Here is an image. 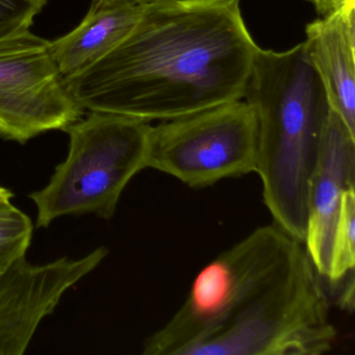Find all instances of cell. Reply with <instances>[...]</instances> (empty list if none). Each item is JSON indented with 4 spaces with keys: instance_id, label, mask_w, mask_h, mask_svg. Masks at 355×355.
I'll use <instances>...</instances> for the list:
<instances>
[{
    "instance_id": "obj_1",
    "label": "cell",
    "mask_w": 355,
    "mask_h": 355,
    "mask_svg": "<svg viewBox=\"0 0 355 355\" xmlns=\"http://www.w3.org/2000/svg\"><path fill=\"white\" fill-rule=\"evenodd\" d=\"M257 49L240 0H162L64 83L84 111L166 121L244 99Z\"/></svg>"
},
{
    "instance_id": "obj_2",
    "label": "cell",
    "mask_w": 355,
    "mask_h": 355,
    "mask_svg": "<svg viewBox=\"0 0 355 355\" xmlns=\"http://www.w3.org/2000/svg\"><path fill=\"white\" fill-rule=\"evenodd\" d=\"M244 101L259 123L257 173L266 207L274 223L303 244L309 178L331 111L303 42L286 51L259 47Z\"/></svg>"
},
{
    "instance_id": "obj_3",
    "label": "cell",
    "mask_w": 355,
    "mask_h": 355,
    "mask_svg": "<svg viewBox=\"0 0 355 355\" xmlns=\"http://www.w3.org/2000/svg\"><path fill=\"white\" fill-rule=\"evenodd\" d=\"M305 251L276 225L261 226L197 274L184 304L143 346L144 355H184L279 282Z\"/></svg>"
},
{
    "instance_id": "obj_4",
    "label": "cell",
    "mask_w": 355,
    "mask_h": 355,
    "mask_svg": "<svg viewBox=\"0 0 355 355\" xmlns=\"http://www.w3.org/2000/svg\"><path fill=\"white\" fill-rule=\"evenodd\" d=\"M150 122L90 112L70 124L69 153L51 182L30 195L38 209L37 227L64 216L94 214L111 219L122 192L145 169Z\"/></svg>"
},
{
    "instance_id": "obj_5",
    "label": "cell",
    "mask_w": 355,
    "mask_h": 355,
    "mask_svg": "<svg viewBox=\"0 0 355 355\" xmlns=\"http://www.w3.org/2000/svg\"><path fill=\"white\" fill-rule=\"evenodd\" d=\"M336 338L329 300L305 252L279 282L184 355H321Z\"/></svg>"
},
{
    "instance_id": "obj_6",
    "label": "cell",
    "mask_w": 355,
    "mask_h": 355,
    "mask_svg": "<svg viewBox=\"0 0 355 355\" xmlns=\"http://www.w3.org/2000/svg\"><path fill=\"white\" fill-rule=\"evenodd\" d=\"M257 115L242 99L150 126L145 165L199 189L257 172Z\"/></svg>"
},
{
    "instance_id": "obj_7",
    "label": "cell",
    "mask_w": 355,
    "mask_h": 355,
    "mask_svg": "<svg viewBox=\"0 0 355 355\" xmlns=\"http://www.w3.org/2000/svg\"><path fill=\"white\" fill-rule=\"evenodd\" d=\"M84 114L66 88L49 40L30 30L0 41V137L26 143L65 130Z\"/></svg>"
},
{
    "instance_id": "obj_8",
    "label": "cell",
    "mask_w": 355,
    "mask_h": 355,
    "mask_svg": "<svg viewBox=\"0 0 355 355\" xmlns=\"http://www.w3.org/2000/svg\"><path fill=\"white\" fill-rule=\"evenodd\" d=\"M99 247L80 259L32 265L26 257L0 275V355H22L63 295L105 259Z\"/></svg>"
},
{
    "instance_id": "obj_9",
    "label": "cell",
    "mask_w": 355,
    "mask_h": 355,
    "mask_svg": "<svg viewBox=\"0 0 355 355\" xmlns=\"http://www.w3.org/2000/svg\"><path fill=\"white\" fill-rule=\"evenodd\" d=\"M355 135L330 111L307 192L305 251L320 277L327 278L344 193L354 188Z\"/></svg>"
},
{
    "instance_id": "obj_10",
    "label": "cell",
    "mask_w": 355,
    "mask_h": 355,
    "mask_svg": "<svg viewBox=\"0 0 355 355\" xmlns=\"http://www.w3.org/2000/svg\"><path fill=\"white\" fill-rule=\"evenodd\" d=\"M355 0L307 24L303 42L332 111L355 135Z\"/></svg>"
},
{
    "instance_id": "obj_11",
    "label": "cell",
    "mask_w": 355,
    "mask_h": 355,
    "mask_svg": "<svg viewBox=\"0 0 355 355\" xmlns=\"http://www.w3.org/2000/svg\"><path fill=\"white\" fill-rule=\"evenodd\" d=\"M145 6L92 0L88 13L74 30L49 41L51 55L63 78L84 71L115 49L136 26Z\"/></svg>"
},
{
    "instance_id": "obj_12",
    "label": "cell",
    "mask_w": 355,
    "mask_h": 355,
    "mask_svg": "<svg viewBox=\"0 0 355 355\" xmlns=\"http://www.w3.org/2000/svg\"><path fill=\"white\" fill-rule=\"evenodd\" d=\"M33 230L31 218L11 200L0 202V275L26 257Z\"/></svg>"
},
{
    "instance_id": "obj_13",
    "label": "cell",
    "mask_w": 355,
    "mask_h": 355,
    "mask_svg": "<svg viewBox=\"0 0 355 355\" xmlns=\"http://www.w3.org/2000/svg\"><path fill=\"white\" fill-rule=\"evenodd\" d=\"M354 265L355 192L354 188H350L342 197L328 279L332 282H340L348 274L353 273Z\"/></svg>"
},
{
    "instance_id": "obj_14",
    "label": "cell",
    "mask_w": 355,
    "mask_h": 355,
    "mask_svg": "<svg viewBox=\"0 0 355 355\" xmlns=\"http://www.w3.org/2000/svg\"><path fill=\"white\" fill-rule=\"evenodd\" d=\"M47 0H0V41L30 31Z\"/></svg>"
},
{
    "instance_id": "obj_15",
    "label": "cell",
    "mask_w": 355,
    "mask_h": 355,
    "mask_svg": "<svg viewBox=\"0 0 355 355\" xmlns=\"http://www.w3.org/2000/svg\"><path fill=\"white\" fill-rule=\"evenodd\" d=\"M306 1L315 7L318 14L325 16L346 5L349 0H306Z\"/></svg>"
},
{
    "instance_id": "obj_16",
    "label": "cell",
    "mask_w": 355,
    "mask_h": 355,
    "mask_svg": "<svg viewBox=\"0 0 355 355\" xmlns=\"http://www.w3.org/2000/svg\"><path fill=\"white\" fill-rule=\"evenodd\" d=\"M13 197L11 191L8 189L3 188L0 186V202H5V201H10Z\"/></svg>"
},
{
    "instance_id": "obj_17",
    "label": "cell",
    "mask_w": 355,
    "mask_h": 355,
    "mask_svg": "<svg viewBox=\"0 0 355 355\" xmlns=\"http://www.w3.org/2000/svg\"><path fill=\"white\" fill-rule=\"evenodd\" d=\"M107 1H123V3H140V5H147V3H157L162 0H107Z\"/></svg>"
}]
</instances>
